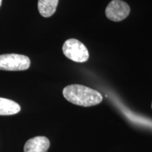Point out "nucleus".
<instances>
[{"instance_id":"obj_1","label":"nucleus","mask_w":152,"mask_h":152,"mask_svg":"<svg viewBox=\"0 0 152 152\" xmlns=\"http://www.w3.org/2000/svg\"><path fill=\"white\" fill-rule=\"evenodd\" d=\"M63 94L68 102L85 107L97 105L103 100L102 95L97 91L81 85L66 86Z\"/></svg>"},{"instance_id":"obj_9","label":"nucleus","mask_w":152,"mask_h":152,"mask_svg":"<svg viewBox=\"0 0 152 152\" xmlns=\"http://www.w3.org/2000/svg\"><path fill=\"white\" fill-rule=\"evenodd\" d=\"M151 107H152V105H151Z\"/></svg>"},{"instance_id":"obj_8","label":"nucleus","mask_w":152,"mask_h":152,"mask_svg":"<svg viewBox=\"0 0 152 152\" xmlns=\"http://www.w3.org/2000/svg\"><path fill=\"white\" fill-rule=\"evenodd\" d=\"M1 1H2V0H0V7H1Z\"/></svg>"},{"instance_id":"obj_4","label":"nucleus","mask_w":152,"mask_h":152,"mask_svg":"<svg viewBox=\"0 0 152 152\" xmlns=\"http://www.w3.org/2000/svg\"><path fill=\"white\" fill-rule=\"evenodd\" d=\"M130 12V6L121 0H112L107 7L106 16L112 21L118 22L124 20Z\"/></svg>"},{"instance_id":"obj_2","label":"nucleus","mask_w":152,"mask_h":152,"mask_svg":"<svg viewBox=\"0 0 152 152\" xmlns=\"http://www.w3.org/2000/svg\"><path fill=\"white\" fill-rule=\"evenodd\" d=\"M30 66V58L25 55L17 54L0 55V70L2 71H25L28 69Z\"/></svg>"},{"instance_id":"obj_3","label":"nucleus","mask_w":152,"mask_h":152,"mask_svg":"<svg viewBox=\"0 0 152 152\" xmlns=\"http://www.w3.org/2000/svg\"><path fill=\"white\" fill-rule=\"evenodd\" d=\"M63 52L68 58L73 61L83 63L89 58V52L87 47L80 41L76 39H69L63 45Z\"/></svg>"},{"instance_id":"obj_5","label":"nucleus","mask_w":152,"mask_h":152,"mask_svg":"<svg viewBox=\"0 0 152 152\" xmlns=\"http://www.w3.org/2000/svg\"><path fill=\"white\" fill-rule=\"evenodd\" d=\"M50 146L48 138L37 136L30 139L24 146V152H47Z\"/></svg>"},{"instance_id":"obj_6","label":"nucleus","mask_w":152,"mask_h":152,"mask_svg":"<svg viewBox=\"0 0 152 152\" xmlns=\"http://www.w3.org/2000/svg\"><path fill=\"white\" fill-rule=\"evenodd\" d=\"M58 0H38V11L43 17L52 16L56 10Z\"/></svg>"},{"instance_id":"obj_7","label":"nucleus","mask_w":152,"mask_h":152,"mask_svg":"<svg viewBox=\"0 0 152 152\" xmlns=\"http://www.w3.org/2000/svg\"><path fill=\"white\" fill-rule=\"evenodd\" d=\"M20 106L14 101L0 97V115H10L18 113Z\"/></svg>"}]
</instances>
